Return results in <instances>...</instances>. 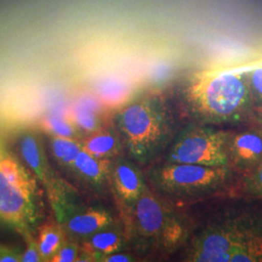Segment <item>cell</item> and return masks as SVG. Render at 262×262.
I'll use <instances>...</instances> for the list:
<instances>
[{"label":"cell","mask_w":262,"mask_h":262,"mask_svg":"<svg viewBox=\"0 0 262 262\" xmlns=\"http://www.w3.org/2000/svg\"><path fill=\"white\" fill-rule=\"evenodd\" d=\"M116 124L123 149L140 166L152 165L163 157L178 132L174 113L157 94L124 106L116 116Z\"/></svg>","instance_id":"obj_1"},{"label":"cell","mask_w":262,"mask_h":262,"mask_svg":"<svg viewBox=\"0 0 262 262\" xmlns=\"http://www.w3.org/2000/svg\"><path fill=\"white\" fill-rule=\"evenodd\" d=\"M187 112L204 124L236 123L253 118L255 104L246 72L197 74L186 91Z\"/></svg>","instance_id":"obj_2"},{"label":"cell","mask_w":262,"mask_h":262,"mask_svg":"<svg viewBox=\"0 0 262 262\" xmlns=\"http://www.w3.org/2000/svg\"><path fill=\"white\" fill-rule=\"evenodd\" d=\"M125 219L128 236L144 254L173 253L187 243L191 234L187 215L149 185Z\"/></svg>","instance_id":"obj_3"},{"label":"cell","mask_w":262,"mask_h":262,"mask_svg":"<svg viewBox=\"0 0 262 262\" xmlns=\"http://www.w3.org/2000/svg\"><path fill=\"white\" fill-rule=\"evenodd\" d=\"M234 175L229 166L162 161L150 166L145 176L154 191L180 206L220 193L230 186Z\"/></svg>","instance_id":"obj_4"},{"label":"cell","mask_w":262,"mask_h":262,"mask_svg":"<svg viewBox=\"0 0 262 262\" xmlns=\"http://www.w3.org/2000/svg\"><path fill=\"white\" fill-rule=\"evenodd\" d=\"M261 223L262 215H235L215 220L188 240L185 260L230 262L236 250Z\"/></svg>","instance_id":"obj_5"},{"label":"cell","mask_w":262,"mask_h":262,"mask_svg":"<svg viewBox=\"0 0 262 262\" xmlns=\"http://www.w3.org/2000/svg\"><path fill=\"white\" fill-rule=\"evenodd\" d=\"M230 133L204 123H190L177 132L163 155V161L229 166L227 143Z\"/></svg>","instance_id":"obj_6"},{"label":"cell","mask_w":262,"mask_h":262,"mask_svg":"<svg viewBox=\"0 0 262 262\" xmlns=\"http://www.w3.org/2000/svg\"><path fill=\"white\" fill-rule=\"evenodd\" d=\"M37 219L33 200L11 184L0 169V222L9 225L21 236L30 232Z\"/></svg>","instance_id":"obj_7"},{"label":"cell","mask_w":262,"mask_h":262,"mask_svg":"<svg viewBox=\"0 0 262 262\" xmlns=\"http://www.w3.org/2000/svg\"><path fill=\"white\" fill-rule=\"evenodd\" d=\"M258 126V125H257ZM228 165L245 178L262 162V128L252 127L230 133L227 143Z\"/></svg>","instance_id":"obj_8"},{"label":"cell","mask_w":262,"mask_h":262,"mask_svg":"<svg viewBox=\"0 0 262 262\" xmlns=\"http://www.w3.org/2000/svg\"><path fill=\"white\" fill-rule=\"evenodd\" d=\"M110 181L126 216L148 187L146 176L132 159L119 157L113 160Z\"/></svg>","instance_id":"obj_9"},{"label":"cell","mask_w":262,"mask_h":262,"mask_svg":"<svg viewBox=\"0 0 262 262\" xmlns=\"http://www.w3.org/2000/svg\"><path fill=\"white\" fill-rule=\"evenodd\" d=\"M112 225L114 217L109 211L101 208H86L68 217L66 228L70 234L84 240Z\"/></svg>","instance_id":"obj_10"},{"label":"cell","mask_w":262,"mask_h":262,"mask_svg":"<svg viewBox=\"0 0 262 262\" xmlns=\"http://www.w3.org/2000/svg\"><path fill=\"white\" fill-rule=\"evenodd\" d=\"M19 151L35 177L45 186L50 187L53 175L41 139L33 133L24 135L19 142Z\"/></svg>","instance_id":"obj_11"},{"label":"cell","mask_w":262,"mask_h":262,"mask_svg":"<svg viewBox=\"0 0 262 262\" xmlns=\"http://www.w3.org/2000/svg\"><path fill=\"white\" fill-rule=\"evenodd\" d=\"M113 225L84 239L81 247L82 251L88 253L93 258V261H101L104 256L108 254L122 252L127 236L119 228L113 227Z\"/></svg>","instance_id":"obj_12"},{"label":"cell","mask_w":262,"mask_h":262,"mask_svg":"<svg viewBox=\"0 0 262 262\" xmlns=\"http://www.w3.org/2000/svg\"><path fill=\"white\" fill-rule=\"evenodd\" d=\"M83 150L90 155L100 159L119 158L123 150L119 133L113 129L94 131L81 142Z\"/></svg>","instance_id":"obj_13"},{"label":"cell","mask_w":262,"mask_h":262,"mask_svg":"<svg viewBox=\"0 0 262 262\" xmlns=\"http://www.w3.org/2000/svg\"><path fill=\"white\" fill-rule=\"evenodd\" d=\"M113 159L96 158L82 150L74 161L72 169L77 174L94 186H101L110 179Z\"/></svg>","instance_id":"obj_14"},{"label":"cell","mask_w":262,"mask_h":262,"mask_svg":"<svg viewBox=\"0 0 262 262\" xmlns=\"http://www.w3.org/2000/svg\"><path fill=\"white\" fill-rule=\"evenodd\" d=\"M0 169L11 184L19 188L27 196L34 201L37 193V185L19 161L13 158L0 146Z\"/></svg>","instance_id":"obj_15"},{"label":"cell","mask_w":262,"mask_h":262,"mask_svg":"<svg viewBox=\"0 0 262 262\" xmlns=\"http://www.w3.org/2000/svg\"><path fill=\"white\" fill-rule=\"evenodd\" d=\"M37 241L42 261L50 262L66 242L64 231L60 225L54 223L44 224L39 229Z\"/></svg>","instance_id":"obj_16"},{"label":"cell","mask_w":262,"mask_h":262,"mask_svg":"<svg viewBox=\"0 0 262 262\" xmlns=\"http://www.w3.org/2000/svg\"><path fill=\"white\" fill-rule=\"evenodd\" d=\"M51 147L56 160L63 166L72 168L78 155L83 150L82 143L75 138L53 136Z\"/></svg>","instance_id":"obj_17"},{"label":"cell","mask_w":262,"mask_h":262,"mask_svg":"<svg viewBox=\"0 0 262 262\" xmlns=\"http://www.w3.org/2000/svg\"><path fill=\"white\" fill-rule=\"evenodd\" d=\"M39 127L52 136H60L77 139L79 129L69 119L57 114H49L44 116L40 122Z\"/></svg>","instance_id":"obj_18"},{"label":"cell","mask_w":262,"mask_h":262,"mask_svg":"<svg viewBox=\"0 0 262 262\" xmlns=\"http://www.w3.org/2000/svg\"><path fill=\"white\" fill-rule=\"evenodd\" d=\"M262 261V224L233 253L230 262Z\"/></svg>","instance_id":"obj_19"},{"label":"cell","mask_w":262,"mask_h":262,"mask_svg":"<svg viewBox=\"0 0 262 262\" xmlns=\"http://www.w3.org/2000/svg\"><path fill=\"white\" fill-rule=\"evenodd\" d=\"M68 118L73 122L79 130H83L89 134L101 129V121L96 111L84 105H76L70 111Z\"/></svg>","instance_id":"obj_20"},{"label":"cell","mask_w":262,"mask_h":262,"mask_svg":"<svg viewBox=\"0 0 262 262\" xmlns=\"http://www.w3.org/2000/svg\"><path fill=\"white\" fill-rule=\"evenodd\" d=\"M243 184L248 194L262 200V162L252 174L243 178Z\"/></svg>","instance_id":"obj_21"},{"label":"cell","mask_w":262,"mask_h":262,"mask_svg":"<svg viewBox=\"0 0 262 262\" xmlns=\"http://www.w3.org/2000/svg\"><path fill=\"white\" fill-rule=\"evenodd\" d=\"M247 80L255 106L262 104V66L246 72Z\"/></svg>","instance_id":"obj_22"},{"label":"cell","mask_w":262,"mask_h":262,"mask_svg":"<svg viewBox=\"0 0 262 262\" xmlns=\"http://www.w3.org/2000/svg\"><path fill=\"white\" fill-rule=\"evenodd\" d=\"M82 253V248L74 242H66L50 262H75Z\"/></svg>","instance_id":"obj_23"},{"label":"cell","mask_w":262,"mask_h":262,"mask_svg":"<svg viewBox=\"0 0 262 262\" xmlns=\"http://www.w3.org/2000/svg\"><path fill=\"white\" fill-rule=\"evenodd\" d=\"M24 238L26 240L27 247L23 253L21 262H42L37 240L30 232L24 235Z\"/></svg>","instance_id":"obj_24"},{"label":"cell","mask_w":262,"mask_h":262,"mask_svg":"<svg viewBox=\"0 0 262 262\" xmlns=\"http://www.w3.org/2000/svg\"><path fill=\"white\" fill-rule=\"evenodd\" d=\"M23 253L19 249L0 246V262H21Z\"/></svg>","instance_id":"obj_25"},{"label":"cell","mask_w":262,"mask_h":262,"mask_svg":"<svg viewBox=\"0 0 262 262\" xmlns=\"http://www.w3.org/2000/svg\"><path fill=\"white\" fill-rule=\"evenodd\" d=\"M122 252H118V253H111L108 254L106 256H104L101 259V261L103 262H131L136 261L137 259H135V257L133 255H131L129 253H123Z\"/></svg>","instance_id":"obj_26"},{"label":"cell","mask_w":262,"mask_h":262,"mask_svg":"<svg viewBox=\"0 0 262 262\" xmlns=\"http://www.w3.org/2000/svg\"><path fill=\"white\" fill-rule=\"evenodd\" d=\"M253 118L256 121L257 125L262 128V104L258 106H255L254 111H253Z\"/></svg>","instance_id":"obj_27"}]
</instances>
